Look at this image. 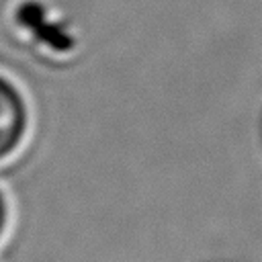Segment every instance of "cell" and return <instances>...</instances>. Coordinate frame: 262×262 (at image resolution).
<instances>
[{"instance_id":"cell-1","label":"cell","mask_w":262,"mask_h":262,"mask_svg":"<svg viewBox=\"0 0 262 262\" xmlns=\"http://www.w3.org/2000/svg\"><path fill=\"white\" fill-rule=\"evenodd\" d=\"M31 119V106L23 88L10 76L0 74V164L25 145Z\"/></svg>"},{"instance_id":"cell-2","label":"cell","mask_w":262,"mask_h":262,"mask_svg":"<svg viewBox=\"0 0 262 262\" xmlns=\"http://www.w3.org/2000/svg\"><path fill=\"white\" fill-rule=\"evenodd\" d=\"M8 225H10V201L6 190L0 186V242L8 231Z\"/></svg>"}]
</instances>
